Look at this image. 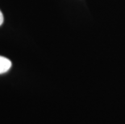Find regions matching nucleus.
Wrapping results in <instances>:
<instances>
[{
    "mask_svg": "<svg viewBox=\"0 0 125 124\" xmlns=\"http://www.w3.org/2000/svg\"><path fill=\"white\" fill-rule=\"evenodd\" d=\"M11 67V61L4 57L0 56V74L7 73Z\"/></svg>",
    "mask_w": 125,
    "mask_h": 124,
    "instance_id": "1",
    "label": "nucleus"
},
{
    "mask_svg": "<svg viewBox=\"0 0 125 124\" xmlns=\"http://www.w3.org/2000/svg\"><path fill=\"white\" fill-rule=\"evenodd\" d=\"M3 15H2V12L1 11V10H0V26H1L2 23H3Z\"/></svg>",
    "mask_w": 125,
    "mask_h": 124,
    "instance_id": "2",
    "label": "nucleus"
}]
</instances>
